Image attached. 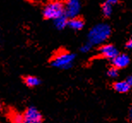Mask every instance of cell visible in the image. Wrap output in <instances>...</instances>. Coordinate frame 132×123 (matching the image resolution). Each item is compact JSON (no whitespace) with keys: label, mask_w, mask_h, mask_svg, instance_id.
I'll list each match as a JSON object with an SVG mask.
<instances>
[{"label":"cell","mask_w":132,"mask_h":123,"mask_svg":"<svg viewBox=\"0 0 132 123\" xmlns=\"http://www.w3.org/2000/svg\"><path fill=\"white\" fill-rule=\"evenodd\" d=\"M99 55L101 57L107 59H113L118 55V50L112 44H104L99 49Z\"/></svg>","instance_id":"6"},{"label":"cell","mask_w":132,"mask_h":123,"mask_svg":"<svg viewBox=\"0 0 132 123\" xmlns=\"http://www.w3.org/2000/svg\"><path fill=\"white\" fill-rule=\"evenodd\" d=\"M91 46H92V44H89V43H88V44H83L82 46L81 47V52H88V51H90V49H91Z\"/></svg>","instance_id":"15"},{"label":"cell","mask_w":132,"mask_h":123,"mask_svg":"<svg viewBox=\"0 0 132 123\" xmlns=\"http://www.w3.org/2000/svg\"><path fill=\"white\" fill-rule=\"evenodd\" d=\"M130 62V57L126 54H118L117 56L112 60V67L116 68L117 69H121L127 67Z\"/></svg>","instance_id":"7"},{"label":"cell","mask_w":132,"mask_h":123,"mask_svg":"<svg viewBox=\"0 0 132 123\" xmlns=\"http://www.w3.org/2000/svg\"><path fill=\"white\" fill-rule=\"evenodd\" d=\"M64 15V6L59 1L50 2L45 6L43 10V15L46 19L56 20Z\"/></svg>","instance_id":"3"},{"label":"cell","mask_w":132,"mask_h":123,"mask_svg":"<svg viewBox=\"0 0 132 123\" xmlns=\"http://www.w3.org/2000/svg\"><path fill=\"white\" fill-rule=\"evenodd\" d=\"M126 80H127V81L129 82V84H130V85L132 86V75H130V77H128V79Z\"/></svg>","instance_id":"19"},{"label":"cell","mask_w":132,"mask_h":123,"mask_svg":"<svg viewBox=\"0 0 132 123\" xmlns=\"http://www.w3.org/2000/svg\"><path fill=\"white\" fill-rule=\"evenodd\" d=\"M80 0H68L64 7V15L70 19L76 18L80 12Z\"/></svg>","instance_id":"5"},{"label":"cell","mask_w":132,"mask_h":123,"mask_svg":"<svg viewBox=\"0 0 132 123\" xmlns=\"http://www.w3.org/2000/svg\"><path fill=\"white\" fill-rule=\"evenodd\" d=\"M68 21L69 20L67 16H66L65 15H62L61 17L54 20L53 23H54L55 27L57 28L59 30H61V29H64L66 26H68Z\"/></svg>","instance_id":"12"},{"label":"cell","mask_w":132,"mask_h":123,"mask_svg":"<svg viewBox=\"0 0 132 123\" xmlns=\"http://www.w3.org/2000/svg\"><path fill=\"white\" fill-rule=\"evenodd\" d=\"M75 56V55L70 52L59 51L51 59V65L57 69H68L72 66Z\"/></svg>","instance_id":"2"},{"label":"cell","mask_w":132,"mask_h":123,"mask_svg":"<svg viewBox=\"0 0 132 123\" xmlns=\"http://www.w3.org/2000/svg\"><path fill=\"white\" fill-rule=\"evenodd\" d=\"M107 74L108 76L111 77V78H115L118 76V69H117L116 68L114 67H112L111 69L107 71Z\"/></svg>","instance_id":"14"},{"label":"cell","mask_w":132,"mask_h":123,"mask_svg":"<svg viewBox=\"0 0 132 123\" xmlns=\"http://www.w3.org/2000/svg\"><path fill=\"white\" fill-rule=\"evenodd\" d=\"M23 82H24V84L28 86V87L34 88V87H37L38 86L40 85L41 80L36 76L28 75V76H25L23 78Z\"/></svg>","instance_id":"9"},{"label":"cell","mask_w":132,"mask_h":123,"mask_svg":"<svg viewBox=\"0 0 132 123\" xmlns=\"http://www.w3.org/2000/svg\"><path fill=\"white\" fill-rule=\"evenodd\" d=\"M102 12L104 14L105 16H110L112 12V5L107 4V3H105L104 4L102 5Z\"/></svg>","instance_id":"13"},{"label":"cell","mask_w":132,"mask_h":123,"mask_svg":"<svg viewBox=\"0 0 132 123\" xmlns=\"http://www.w3.org/2000/svg\"><path fill=\"white\" fill-rule=\"evenodd\" d=\"M111 34V27L106 24L101 23L92 27L88 33V43L92 45L100 44L105 41Z\"/></svg>","instance_id":"1"},{"label":"cell","mask_w":132,"mask_h":123,"mask_svg":"<svg viewBox=\"0 0 132 123\" xmlns=\"http://www.w3.org/2000/svg\"><path fill=\"white\" fill-rule=\"evenodd\" d=\"M22 116L27 123H42L44 121L43 115L34 106L27 107Z\"/></svg>","instance_id":"4"},{"label":"cell","mask_w":132,"mask_h":123,"mask_svg":"<svg viewBox=\"0 0 132 123\" xmlns=\"http://www.w3.org/2000/svg\"><path fill=\"white\" fill-rule=\"evenodd\" d=\"M9 118L10 123H27L23 118L22 114H20L19 112L16 111H10Z\"/></svg>","instance_id":"11"},{"label":"cell","mask_w":132,"mask_h":123,"mask_svg":"<svg viewBox=\"0 0 132 123\" xmlns=\"http://www.w3.org/2000/svg\"><path fill=\"white\" fill-rule=\"evenodd\" d=\"M112 89L118 93H126L130 91L131 86L129 84L127 80H122V81H117L112 84Z\"/></svg>","instance_id":"8"},{"label":"cell","mask_w":132,"mask_h":123,"mask_svg":"<svg viewBox=\"0 0 132 123\" xmlns=\"http://www.w3.org/2000/svg\"><path fill=\"white\" fill-rule=\"evenodd\" d=\"M84 26V22L80 18H72L68 21V27L74 30H81Z\"/></svg>","instance_id":"10"},{"label":"cell","mask_w":132,"mask_h":123,"mask_svg":"<svg viewBox=\"0 0 132 123\" xmlns=\"http://www.w3.org/2000/svg\"><path fill=\"white\" fill-rule=\"evenodd\" d=\"M126 47H127L128 49H132V38L128 41V43L126 44Z\"/></svg>","instance_id":"18"},{"label":"cell","mask_w":132,"mask_h":123,"mask_svg":"<svg viewBox=\"0 0 132 123\" xmlns=\"http://www.w3.org/2000/svg\"><path fill=\"white\" fill-rule=\"evenodd\" d=\"M1 110H2V104L0 103V112H1Z\"/></svg>","instance_id":"20"},{"label":"cell","mask_w":132,"mask_h":123,"mask_svg":"<svg viewBox=\"0 0 132 123\" xmlns=\"http://www.w3.org/2000/svg\"><path fill=\"white\" fill-rule=\"evenodd\" d=\"M128 121L130 122H132V104L130 105V109H129L128 112Z\"/></svg>","instance_id":"16"},{"label":"cell","mask_w":132,"mask_h":123,"mask_svg":"<svg viewBox=\"0 0 132 123\" xmlns=\"http://www.w3.org/2000/svg\"><path fill=\"white\" fill-rule=\"evenodd\" d=\"M105 3H107V4H115L118 3V0H105Z\"/></svg>","instance_id":"17"}]
</instances>
